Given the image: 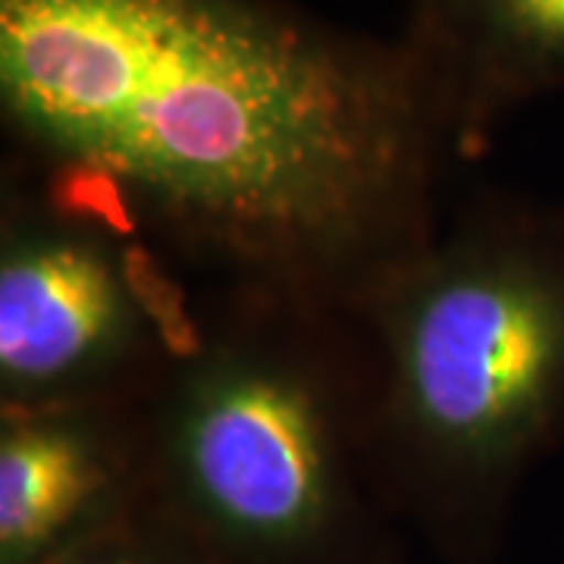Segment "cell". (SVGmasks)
I'll return each instance as SVG.
<instances>
[{"instance_id": "cell-7", "label": "cell", "mask_w": 564, "mask_h": 564, "mask_svg": "<svg viewBox=\"0 0 564 564\" xmlns=\"http://www.w3.org/2000/svg\"><path fill=\"white\" fill-rule=\"evenodd\" d=\"M51 564H229L204 543L195 530L170 514L154 496L110 527L107 533L88 540L79 549L61 555Z\"/></svg>"}, {"instance_id": "cell-3", "label": "cell", "mask_w": 564, "mask_h": 564, "mask_svg": "<svg viewBox=\"0 0 564 564\" xmlns=\"http://www.w3.org/2000/svg\"><path fill=\"white\" fill-rule=\"evenodd\" d=\"M358 314L220 285L151 392V492L229 564H402Z\"/></svg>"}, {"instance_id": "cell-4", "label": "cell", "mask_w": 564, "mask_h": 564, "mask_svg": "<svg viewBox=\"0 0 564 564\" xmlns=\"http://www.w3.org/2000/svg\"><path fill=\"white\" fill-rule=\"evenodd\" d=\"M117 217L13 161L0 182V408L151 392L198 311ZM141 239V236H139Z\"/></svg>"}, {"instance_id": "cell-2", "label": "cell", "mask_w": 564, "mask_h": 564, "mask_svg": "<svg viewBox=\"0 0 564 564\" xmlns=\"http://www.w3.org/2000/svg\"><path fill=\"white\" fill-rule=\"evenodd\" d=\"M380 474L402 527L486 564L564 445V204L486 188L367 302Z\"/></svg>"}, {"instance_id": "cell-6", "label": "cell", "mask_w": 564, "mask_h": 564, "mask_svg": "<svg viewBox=\"0 0 564 564\" xmlns=\"http://www.w3.org/2000/svg\"><path fill=\"white\" fill-rule=\"evenodd\" d=\"M399 39L443 110L455 161H474L505 120L564 91V0H408Z\"/></svg>"}, {"instance_id": "cell-1", "label": "cell", "mask_w": 564, "mask_h": 564, "mask_svg": "<svg viewBox=\"0 0 564 564\" xmlns=\"http://www.w3.org/2000/svg\"><path fill=\"white\" fill-rule=\"evenodd\" d=\"M0 113L13 161L220 285L358 317L455 161L399 35L292 0H0Z\"/></svg>"}, {"instance_id": "cell-5", "label": "cell", "mask_w": 564, "mask_h": 564, "mask_svg": "<svg viewBox=\"0 0 564 564\" xmlns=\"http://www.w3.org/2000/svg\"><path fill=\"white\" fill-rule=\"evenodd\" d=\"M151 392L0 408V564L57 562L151 502Z\"/></svg>"}]
</instances>
